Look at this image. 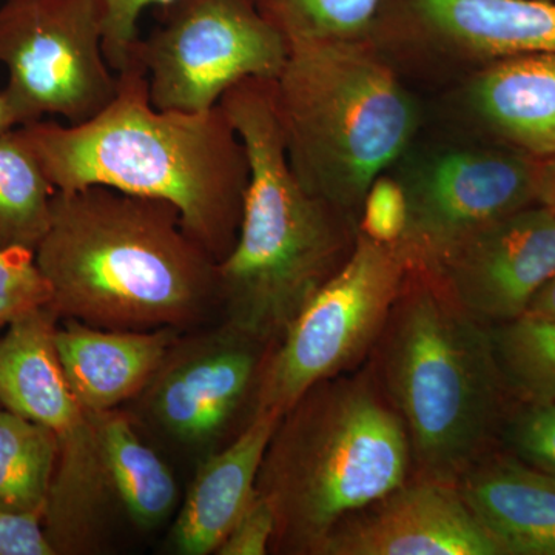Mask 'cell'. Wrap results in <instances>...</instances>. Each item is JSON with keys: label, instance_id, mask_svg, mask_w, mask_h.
Listing matches in <instances>:
<instances>
[{"label": "cell", "instance_id": "8992f818", "mask_svg": "<svg viewBox=\"0 0 555 555\" xmlns=\"http://www.w3.org/2000/svg\"><path fill=\"white\" fill-rule=\"evenodd\" d=\"M379 339L383 383L416 465L456 485L494 437L507 390L489 327L430 270L412 268Z\"/></svg>", "mask_w": 555, "mask_h": 555}, {"label": "cell", "instance_id": "e0dca14e", "mask_svg": "<svg viewBox=\"0 0 555 555\" xmlns=\"http://www.w3.org/2000/svg\"><path fill=\"white\" fill-rule=\"evenodd\" d=\"M281 418L273 412H255L232 444L203 462L171 531L178 554L217 553L257 494L259 469Z\"/></svg>", "mask_w": 555, "mask_h": 555}, {"label": "cell", "instance_id": "6da1fadb", "mask_svg": "<svg viewBox=\"0 0 555 555\" xmlns=\"http://www.w3.org/2000/svg\"><path fill=\"white\" fill-rule=\"evenodd\" d=\"M118 76V93L93 118L76 126L42 119L22 133L56 190L100 185L169 203L222 261L238 236L250 177L238 131L221 104L198 113L156 108L134 62Z\"/></svg>", "mask_w": 555, "mask_h": 555}, {"label": "cell", "instance_id": "cb8c5ba5", "mask_svg": "<svg viewBox=\"0 0 555 555\" xmlns=\"http://www.w3.org/2000/svg\"><path fill=\"white\" fill-rule=\"evenodd\" d=\"M49 302V284L36 264L35 251L0 247V328Z\"/></svg>", "mask_w": 555, "mask_h": 555}, {"label": "cell", "instance_id": "30bf717a", "mask_svg": "<svg viewBox=\"0 0 555 555\" xmlns=\"http://www.w3.org/2000/svg\"><path fill=\"white\" fill-rule=\"evenodd\" d=\"M3 96L17 126L60 116L86 122L118 93L94 0H5L0 5Z\"/></svg>", "mask_w": 555, "mask_h": 555}, {"label": "cell", "instance_id": "4fadbf2b", "mask_svg": "<svg viewBox=\"0 0 555 555\" xmlns=\"http://www.w3.org/2000/svg\"><path fill=\"white\" fill-rule=\"evenodd\" d=\"M320 555H503L460 494L423 477L345 518Z\"/></svg>", "mask_w": 555, "mask_h": 555}, {"label": "cell", "instance_id": "4dcf8cb0", "mask_svg": "<svg viewBox=\"0 0 555 555\" xmlns=\"http://www.w3.org/2000/svg\"><path fill=\"white\" fill-rule=\"evenodd\" d=\"M525 315L553 318L555 320V275L535 295Z\"/></svg>", "mask_w": 555, "mask_h": 555}, {"label": "cell", "instance_id": "ac0fdd59", "mask_svg": "<svg viewBox=\"0 0 555 555\" xmlns=\"http://www.w3.org/2000/svg\"><path fill=\"white\" fill-rule=\"evenodd\" d=\"M460 494L503 555H555V485L509 459L478 460Z\"/></svg>", "mask_w": 555, "mask_h": 555}, {"label": "cell", "instance_id": "8fae6325", "mask_svg": "<svg viewBox=\"0 0 555 555\" xmlns=\"http://www.w3.org/2000/svg\"><path fill=\"white\" fill-rule=\"evenodd\" d=\"M377 46L404 76L452 73L521 54H555L553 0H397Z\"/></svg>", "mask_w": 555, "mask_h": 555}, {"label": "cell", "instance_id": "f546056e", "mask_svg": "<svg viewBox=\"0 0 555 555\" xmlns=\"http://www.w3.org/2000/svg\"><path fill=\"white\" fill-rule=\"evenodd\" d=\"M537 203L555 211V156L540 159Z\"/></svg>", "mask_w": 555, "mask_h": 555}, {"label": "cell", "instance_id": "83f0119b", "mask_svg": "<svg viewBox=\"0 0 555 555\" xmlns=\"http://www.w3.org/2000/svg\"><path fill=\"white\" fill-rule=\"evenodd\" d=\"M509 438L521 455L555 473V403L528 404L514 420Z\"/></svg>", "mask_w": 555, "mask_h": 555}, {"label": "cell", "instance_id": "4316f807", "mask_svg": "<svg viewBox=\"0 0 555 555\" xmlns=\"http://www.w3.org/2000/svg\"><path fill=\"white\" fill-rule=\"evenodd\" d=\"M276 532V516L264 495H254L244 513L218 546V555H264Z\"/></svg>", "mask_w": 555, "mask_h": 555}, {"label": "cell", "instance_id": "603a6c76", "mask_svg": "<svg viewBox=\"0 0 555 555\" xmlns=\"http://www.w3.org/2000/svg\"><path fill=\"white\" fill-rule=\"evenodd\" d=\"M489 335L506 389L526 404L555 403V320L521 315Z\"/></svg>", "mask_w": 555, "mask_h": 555}, {"label": "cell", "instance_id": "9c48e42d", "mask_svg": "<svg viewBox=\"0 0 555 555\" xmlns=\"http://www.w3.org/2000/svg\"><path fill=\"white\" fill-rule=\"evenodd\" d=\"M156 20L131 54L156 108L207 112L236 83L276 79L286 64L287 40L255 0H171Z\"/></svg>", "mask_w": 555, "mask_h": 555}, {"label": "cell", "instance_id": "d4e9b609", "mask_svg": "<svg viewBox=\"0 0 555 555\" xmlns=\"http://www.w3.org/2000/svg\"><path fill=\"white\" fill-rule=\"evenodd\" d=\"M408 224V203L400 182L392 175H382L372 182L358 217V230L367 238L397 244Z\"/></svg>", "mask_w": 555, "mask_h": 555}, {"label": "cell", "instance_id": "ffe728a7", "mask_svg": "<svg viewBox=\"0 0 555 555\" xmlns=\"http://www.w3.org/2000/svg\"><path fill=\"white\" fill-rule=\"evenodd\" d=\"M56 192L21 127L0 134V247L36 251Z\"/></svg>", "mask_w": 555, "mask_h": 555}, {"label": "cell", "instance_id": "52a82bcc", "mask_svg": "<svg viewBox=\"0 0 555 555\" xmlns=\"http://www.w3.org/2000/svg\"><path fill=\"white\" fill-rule=\"evenodd\" d=\"M411 269L398 244L358 230L345 264L299 310L262 364L255 412L283 416L318 383L361 360L382 338Z\"/></svg>", "mask_w": 555, "mask_h": 555}, {"label": "cell", "instance_id": "836d02e7", "mask_svg": "<svg viewBox=\"0 0 555 555\" xmlns=\"http://www.w3.org/2000/svg\"><path fill=\"white\" fill-rule=\"evenodd\" d=\"M0 331H2V328H0ZM0 409H2V404H0Z\"/></svg>", "mask_w": 555, "mask_h": 555}, {"label": "cell", "instance_id": "7402d4cb", "mask_svg": "<svg viewBox=\"0 0 555 555\" xmlns=\"http://www.w3.org/2000/svg\"><path fill=\"white\" fill-rule=\"evenodd\" d=\"M287 43L309 40L377 46L397 0H255Z\"/></svg>", "mask_w": 555, "mask_h": 555}, {"label": "cell", "instance_id": "ba28073f", "mask_svg": "<svg viewBox=\"0 0 555 555\" xmlns=\"http://www.w3.org/2000/svg\"><path fill=\"white\" fill-rule=\"evenodd\" d=\"M540 159L467 133L420 141L389 173L408 203V224L397 243L412 268L438 262L486 225L537 203Z\"/></svg>", "mask_w": 555, "mask_h": 555}, {"label": "cell", "instance_id": "3957f363", "mask_svg": "<svg viewBox=\"0 0 555 555\" xmlns=\"http://www.w3.org/2000/svg\"><path fill=\"white\" fill-rule=\"evenodd\" d=\"M219 104L243 141L250 177L238 236L218 262V299L225 326L266 345L345 264L358 219L312 195L292 170L273 79L243 80Z\"/></svg>", "mask_w": 555, "mask_h": 555}, {"label": "cell", "instance_id": "d6a6232c", "mask_svg": "<svg viewBox=\"0 0 555 555\" xmlns=\"http://www.w3.org/2000/svg\"><path fill=\"white\" fill-rule=\"evenodd\" d=\"M547 476L551 477V480H553L554 485H555V473H550V474H547Z\"/></svg>", "mask_w": 555, "mask_h": 555}, {"label": "cell", "instance_id": "277c9868", "mask_svg": "<svg viewBox=\"0 0 555 555\" xmlns=\"http://www.w3.org/2000/svg\"><path fill=\"white\" fill-rule=\"evenodd\" d=\"M273 100L299 182L356 219L372 182L396 166L423 127L406 76L372 42L288 43Z\"/></svg>", "mask_w": 555, "mask_h": 555}, {"label": "cell", "instance_id": "d6986e66", "mask_svg": "<svg viewBox=\"0 0 555 555\" xmlns=\"http://www.w3.org/2000/svg\"><path fill=\"white\" fill-rule=\"evenodd\" d=\"M91 415L109 489L141 528L164 524L178 502V485L170 467L139 438L130 420L116 409Z\"/></svg>", "mask_w": 555, "mask_h": 555}, {"label": "cell", "instance_id": "44dd1931", "mask_svg": "<svg viewBox=\"0 0 555 555\" xmlns=\"http://www.w3.org/2000/svg\"><path fill=\"white\" fill-rule=\"evenodd\" d=\"M57 463L56 436L46 426L0 409V511L42 516Z\"/></svg>", "mask_w": 555, "mask_h": 555}, {"label": "cell", "instance_id": "9a60e30c", "mask_svg": "<svg viewBox=\"0 0 555 555\" xmlns=\"http://www.w3.org/2000/svg\"><path fill=\"white\" fill-rule=\"evenodd\" d=\"M449 105L467 133L535 159L555 156V54L503 57L470 69Z\"/></svg>", "mask_w": 555, "mask_h": 555}, {"label": "cell", "instance_id": "7c38bea8", "mask_svg": "<svg viewBox=\"0 0 555 555\" xmlns=\"http://www.w3.org/2000/svg\"><path fill=\"white\" fill-rule=\"evenodd\" d=\"M427 270L481 323L516 320L555 275V211L542 204L521 208L478 230Z\"/></svg>", "mask_w": 555, "mask_h": 555}, {"label": "cell", "instance_id": "484cf974", "mask_svg": "<svg viewBox=\"0 0 555 555\" xmlns=\"http://www.w3.org/2000/svg\"><path fill=\"white\" fill-rule=\"evenodd\" d=\"M171 0H94L100 11L104 51L116 73L129 67L139 36V21L149 9H159Z\"/></svg>", "mask_w": 555, "mask_h": 555}, {"label": "cell", "instance_id": "f1b7e54d", "mask_svg": "<svg viewBox=\"0 0 555 555\" xmlns=\"http://www.w3.org/2000/svg\"><path fill=\"white\" fill-rule=\"evenodd\" d=\"M0 555H56L42 516H17L0 511Z\"/></svg>", "mask_w": 555, "mask_h": 555}, {"label": "cell", "instance_id": "5bb4252c", "mask_svg": "<svg viewBox=\"0 0 555 555\" xmlns=\"http://www.w3.org/2000/svg\"><path fill=\"white\" fill-rule=\"evenodd\" d=\"M261 343L229 326L167 357L152 379L150 408L164 430L203 444L228 426L254 385Z\"/></svg>", "mask_w": 555, "mask_h": 555}, {"label": "cell", "instance_id": "7a4b0ae2", "mask_svg": "<svg viewBox=\"0 0 555 555\" xmlns=\"http://www.w3.org/2000/svg\"><path fill=\"white\" fill-rule=\"evenodd\" d=\"M35 258L60 320L178 328L219 301L218 261L185 230L177 208L118 190H57Z\"/></svg>", "mask_w": 555, "mask_h": 555}, {"label": "cell", "instance_id": "1f68e13d", "mask_svg": "<svg viewBox=\"0 0 555 555\" xmlns=\"http://www.w3.org/2000/svg\"><path fill=\"white\" fill-rule=\"evenodd\" d=\"M16 127H20L17 126V120L14 118L13 112H11L9 102H7L5 96L0 91V134L16 129Z\"/></svg>", "mask_w": 555, "mask_h": 555}, {"label": "cell", "instance_id": "5b68a950", "mask_svg": "<svg viewBox=\"0 0 555 555\" xmlns=\"http://www.w3.org/2000/svg\"><path fill=\"white\" fill-rule=\"evenodd\" d=\"M377 389L367 374L324 379L281 418L257 481L278 546L317 554L335 526L406 481V427Z\"/></svg>", "mask_w": 555, "mask_h": 555}, {"label": "cell", "instance_id": "2e32d148", "mask_svg": "<svg viewBox=\"0 0 555 555\" xmlns=\"http://www.w3.org/2000/svg\"><path fill=\"white\" fill-rule=\"evenodd\" d=\"M175 339L177 328H105L75 318H62L54 335L65 378L90 414L113 411L147 387Z\"/></svg>", "mask_w": 555, "mask_h": 555}]
</instances>
